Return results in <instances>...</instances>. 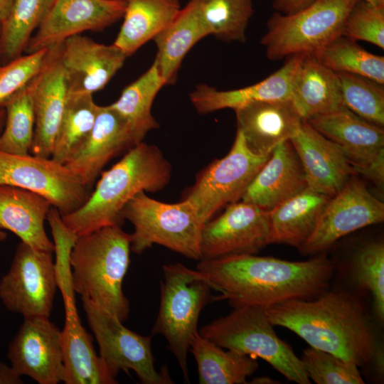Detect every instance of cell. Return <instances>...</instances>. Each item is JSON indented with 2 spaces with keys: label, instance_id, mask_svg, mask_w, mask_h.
Masks as SVG:
<instances>
[{
  "label": "cell",
  "instance_id": "cell-22",
  "mask_svg": "<svg viewBox=\"0 0 384 384\" xmlns=\"http://www.w3.org/2000/svg\"><path fill=\"white\" fill-rule=\"evenodd\" d=\"M235 112L237 130L248 149L259 155L270 154L277 145L289 140L303 121L290 99L256 102Z\"/></svg>",
  "mask_w": 384,
  "mask_h": 384
},
{
  "label": "cell",
  "instance_id": "cell-16",
  "mask_svg": "<svg viewBox=\"0 0 384 384\" xmlns=\"http://www.w3.org/2000/svg\"><path fill=\"white\" fill-rule=\"evenodd\" d=\"M124 0H55L26 53L50 48L87 31H99L123 17Z\"/></svg>",
  "mask_w": 384,
  "mask_h": 384
},
{
  "label": "cell",
  "instance_id": "cell-25",
  "mask_svg": "<svg viewBox=\"0 0 384 384\" xmlns=\"http://www.w3.org/2000/svg\"><path fill=\"white\" fill-rule=\"evenodd\" d=\"M65 324L60 330L65 384H114L116 379L109 373L95 352L92 339L80 322L75 297L64 298Z\"/></svg>",
  "mask_w": 384,
  "mask_h": 384
},
{
  "label": "cell",
  "instance_id": "cell-33",
  "mask_svg": "<svg viewBox=\"0 0 384 384\" xmlns=\"http://www.w3.org/2000/svg\"><path fill=\"white\" fill-rule=\"evenodd\" d=\"M99 105L90 94H68L54 139L51 158L65 164L88 138Z\"/></svg>",
  "mask_w": 384,
  "mask_h": 384
},
{
  "label": "cell",
  "instance_id": "cell-21",
  "mask_svg": "<svg viewBox=\"0 0 384 384\" xmlns=\"http://www.w3.org/2000/svg\"><path fill=\"white\" fill-rule=\"evenodd\" d=\"M291 142L303 166L307 186L334 196L357 173L331 140L303 120Z\"/></svg>",
  "mask_w": 384,
  "mask_h": 384
},
{
  "label": "cell",
  "instance_id": "cell-45",
  "mask_svg": "<svg viewBox=\"0 0 384 384\" xmlns=\"http://www.w3.org/2000/svg\"><path fill=\"white\" fill-rule=\"evenodd\" d=\"M14 0H0V25L7 18Z\"/></svg>",
  "mask_w": 384,
  "mask_h": 384
},
{
  "label": "cell",
  "instance_id": "cell-1",
  "mask_svg": "<svg viewBox=\"0 0 384 384\" xmlns=\"http://www.w3.org/2000/svg\"><path fill=\"white\" fill-rule=\"evenodd\" d=\"M196 270L234 308H262L291 299H308L324 293L334 267L323 254L305 261L235 255L200 260Z\"/></svg>",
  "mask_w": 384,
  "mask_h": 384
},
{
  "label": "cell",
  "instance_id": "cell-14",
  "mask_svg": "<svg viewBox=\"0 0 384 384\" xmlns=\"http://www.w3.org/2000/svg\"><path fill=\"white\" fill-rule=\"evenodd\" d=\"M383 220V203L354 175L329 199L314 232L299 250L306 255L321 253L343 236Z\"/></svg>",
  "mask_w": 384,
  "mask_h": 384
},
{
  "label": "cell",
  "instance_id": "cell-6",
  "mask_svg": "<svg viewBox=\"0 0 384 384\" xmlns=\"http://www.w3.org/2000/svg\"><path fill=\"white\" fill-rule=\"evenodd\" d=\"M273 327L265 308L242 306L203 326L198 333L221 348L265 360L290 381L311 383L301 359Z\"/></svg>",
  "mask_w": 384,
  "mask_h": 384
},
{
  "label": "cell",
  "instance_id": "cell-44",
  "mask_svg": "<svg viewBox=\"0 0 384 384\" xmlns=\"http://www.w3.org/2000/svg\"><path fill=\"white\" fill-rule=\"evenodd\" d=\"M21 377L11 366L0 363V384H21Z\"/></svg>",
  "mask_w": 384,
  "mask_h": 384
},
{
  "label": "cell",
  "instance_id": "cell-17",
  "mask_svg": "<svg viewBox=\"0 0 384 384\" xmlns=\"http://www.w3.org/2000/svg\"><path fill=\"white\" fill-rule=\"evenodd\" d=\"M7 357L19 375L39 384H57L63 380L60 330L49 318H24L9 344Z\"/></svg>",
  "mask_w": 384,
  "mask_h": 384
},
{
  "label": "cell",
  "instance_id": "cell-27",
  "mask_svg": "<svg viewBox=\"0 0 384 384\" xmlns=\"http://www.w3.org/2000/svg\"><path fill=\"white\" fill-rule=\"evenodd\" d=\"M290 100L303 120L343 105L336 73L321 64L313 53L303 54L294 74Z\"/></svg>",
  "mask_w": 384,
  "mask_h": 384
},
{
  "label": "cell",
  "instance_id": "cell-46",
  "mask_svg": "<svg viewBox=\"0 0 384 384\" xmlns=\"http://www.w3.org/2000/svg\"><path fill=\"white\" fill-rule=\"evenodd\" d=\"M253 382H251L252 383H266V384H272V383H277L278 382H274V380L270 377L267 376H263V377H259L257 378H255Z\"/></svg>",
  "mask_w": 384,
  "mask_h": 384
},
{
  "label": "cell",
  "instance_id": "cell-49",
  "mask_svg": "<svg viewBox=\"0 0 384 384\" xmlns=\"http://www.w3.org/2000/svg\"><path fill=\"white\" fill-rule=\"evenodd\" d=\"M6 233L3 230H0V242L4 240L6 238Z\"/></svg>",
  "mask_w": 384,
  "mask_h": 384
},
{
  "label": "cell",
  "instance_id": "cell-12",
  "mask_svg": "<svg viewBox=\"0 0 384 384\" xmlns=\"http://www.w3.org/2000/svg\"><path fill=\"white\" fill-rule=\"evenodd\" d=\"M9 185L48 199L60 215L72 213L87 200L91 188L65 164L51 157L0 151V185Z\"/></svg>",
  "mask_w": 384,
  "mask_h": 384
},
{
  "label": "cell",
  "instance_id": "cell-19",
  "mask_svg": "<svg viewBox=\"0 0 384 384\" xmlns=\"http://www.w3.org/2000/svg\"><path fill=\"white\" fill-rule=\"evenodd\" d=\"M142 142L128 122L110 105H99L88 138L65 165L92 188L111 159Z\"/></svg>",
  "mask_w": 384,
  "mask_h": 384
},
{
  "label": "cell",
  "instance_id": "cell-30",
  "mask_svg": "<svg viewBox=\"0 0 384 384\" xmlns=\"http://www.w3.org/2000/svg\"><path fill=\"white\" fill-rule=\"evenodd\" d=\"M123 23L113 43L128 57L167 27L181 9L180 0H124Z\"/></svg>",
  "mask_w": 384,
  "mask_h": 384
},
{
  "label": "cell",
  "instance_id": "cell-38",
  "mask_svg": "<svg viewBox=\"0 0 384 384\" xmlns=\"http://www.w3.org/2000/svg\"><path fill=\"white\" fill-rule=\"evenodd\" d=\"M343 105L361 118L383 127L384 87L367 78L336 73Z\"/></svg>",
  "mask_w": 384,
  "mask_h": 384
},
{
  "label": "cell",
  "instance_id": "cell-15",
  "mask_svg": "<svg viewBox=\"0 0 384 384\" xmlns=\"http://www.w3.org/2000/svg\"><path fill=\"white\" fill-rule=\"evenodd\" d=\"M271 244L269 212L252 203L238 201L205 223L201 260L253 255Z\"/></svg>",
  "mask_w": 384,
  "mask_h": 384
},
{
  "label": "cell",
  "instance_id": "cell-37",
  "mask_svg": "<svg viewBox=\"0 0 384 384\" xmlns=\"http://www.w3.org/2000/svg\"><path fill=\"white\" fill-rule=\"evenodd\" d=\"M195 5L210 35L225 41L246 40L253 15L252 0H189Z\"/></svg>",
  "mask_w": 384,
  "mask_h": 384
},
{
  "label": "cell",
  "instance_id": "cell-8",
  "mask_svg": "<svg viewBox=\"0 0 384 384\" xmlns=\"http://www.w3.org/2000/svg\"><path fill=\"white\" fill-rule=\"evenodd\" d=\"M358 0H321L292 14L273 13L260 40L273 61L314 53L342 36L345 19Z\"/></svg>",
  "mask_w": 384,
  "mask_h": 384
},
{
  "label": "cell",
  "instance_id": "cell-20",
  "mask_svg": "<svg viewBox=\"0 0 384 384\" xmlns=\"http://www.w3.org/2000/svg\"><path fill=\"white\" fill-rule=\"evenodd\" d=\"M61 44L48 48L42 68L32 79L36 122L30 154L42 157H51L68 97Z\"/></svg>",
  "mask_w": 384,
  "mask_h": 384
},
{
  "label": "cell",
  "instance_id": "cell-32",
  "mask_svg": "<svg viewBox=\"0 0 384 384\" xmlns=\"http://www.w3.org/2000/svg\"><path fill=\"white\" fill-rule=\"evenodd\" d=\"M164 85L154 60L149 68L127 85L119 97L110 105L128 122L142 141L149 132L159 127L151 108L156 95Z\"/></svg>",
  "mask_w": 384,
  "mask_h": 384
},
{
  "label": "cell",
  "instance_id": "cell-34",
  "mask_svg": "<svg viewBox=\"0 0 384 384\" xmlns=\"http://www.w3.org/2000/svg\"><path fill=\"white\" fill-rule=\"evenodd\" d=\"M55 0H14L0 25V65L26 52L31 38L43 23Z\"/></svg>",
  "mask_w": 384,
  "mask_h": 384
},
{
  "label": "cell",
  "instance_id": "cell-47",
  "mask_svg": "<svg viewBox=\"0 0 384 384\" xmlns=\"http://www.w3.org/2000/svg\"><path fill=\"white\" fill-rule=\"evenodd\" d=\"M6 119V112L3 107H0V134L1 133L4 127Z\"/></svg>",
  "mask_w": 384,
  "mask_h": 384
},
{
  "label": "cell",
  "instance_id": "cell-43",
  "mask_svg": "<svg viewBox=\"0 0 384 384\" xmlns=\"http://www.w3.org/2000/svg\"><path fill=\"white\" fill-rule=\"evenodd\" d=\"M321 0H274L272 8L282 14H292Z\"/></svg>",
  "mask_w": 384,
  "mask_h": 384
},
{
  "label": "cell",
  "instance_id": "cell-24",
  "mask_svg": "<svg viewBox=\"0 0 384 384\" xmlns=\"http://www.w3.org/2000/svg\"><path fill=\"white\" fill-rule=\"evenodd\" d=\"M303 54L287 57L274 73L245 87L218 90L206 84H200L189 94L190 100L198 113L206 114L228 108L235 110L256 102L289 100L294 74Z\"/></svg>",
  "mask_w": 384,
  "mask_h": 384
},
{
  "label": "cell",
  "instance_id": "cell-3",
  "mask_svg": "<svg viewBox=\"0 0 384 384\" xmlns=\"http://www.w3.org/2000/svg\"><path fill=\"white\" fill-rule=\"evenodd\" d=\"M171 174V165L161 149L142 142L103 171L85 203L61 215L62 221L77 237L106 226H121L125 205L141 191L163 190L169 183Z\"/></svg>",
  "mask_w": 384,
  "mask_h": 384
},
{
  "label": "cell",
  "instance_id": "cell-31",
  "mask_svg": "<svg viewBox=\"0 0 384 384\" xmlns=\"http://www.w3.org/2000/svg\"><path fill=\"white\" fill-rule=\"evenodd\" d=\"M189 351L197 363L200 384H244L258 368L255 358L215 344L198 332L191 339Z\"/></svg>",
  "mask_w": 384,
  "mask_h": 384
},
{
  "label": "cell",
  "instance_id": "cell-26",
  "mask_svg": "<svg viewBox=\"0 0 384 384\" xmlns=\"http://www.w3.org/2000/svg\"><path fill=\"white\" fill-rule=\"evenodd\" d=\"M52 206L38 193L0 185V230L11 231L36 250L53 252L54 243L48 238L44 225Z\"/></svg>",
  "mask_w": 384,
  "mask_h": 384
},
{
  "label": "cell",
  "instance_id": "cell-35",
  "mask_svg": "<svg viewBox=\"0 0 384 384\" xmlns=\"http://www.w3.org/2000/svg\"><path fill=\"white\" fill-rule=\"evenodd\" d=\"M0 107L6 112L0 134V151L15 155L30 154L35 129L32 80Z\"/></svg>",
  "mask_w": 384,
  "mask_h": 384
},
{
  "label": "cell",
  "instance_id": "cell-10",
  "mask_svg": "<svg viewBox=\"0 0 384 384\" xmlns=\"http://www.w3.org/2000/svg\"><path fill=\"white\" fill-rule=\"evenodd\" d=\"M87 324L100 348V357L112 378L119 371L136 373L143 384L172 383L165 370L154 366L151 336H142L126 328L114 315L81 297Z\"/></svg>",
  "mask_w": 384,
  "mask_h": 384
},
{
  "label": "cell",
  "instance_id": "cell-18",
  "mask_svg": "<svg viewBox=\"0 0 384 384\" xmlns=\"http://www.w3.org/2000/svg\"><path fill=\"white\" fill-rule=\"evenodd\" d=\"M127 56L113 43L105 45L75 35L61 44V63L68 94H90L103 89Z\"/></svg>",
  "mask_w": 384,
  "mask_h": 384
},
{
  "label": "cell",
  "instance_id": "cell-28",
  "mask_svg": "<svg viewBox=\"0 0 384 384\" xmlns=\"http://www.w3.org/2000/svg\"><path fill=\"white\" fill-rule=\"evenodd\" d=\"M210 36L195 5L191 1L154 41L157 48L154 61L165 85L175 83L182 61L201 39Z\"/></svg>",
  "mask_w": 384,
  "mask_h": 384
},
{
  "label": "cell",
  "instance_id": "cell-48",
  "mask_svg": "<svg viewBox=\"0 0 384 384\" xmlns=\"http://www.w3.org/2000/svg\"><path fill=\"white\" fill-rule=\"evenodd\" d=\"M375 6H384V0H363Z\"/></svg>",
  "mask_w": 384,
  "mask_h": 384
},
{
  "label": "cell",
  "instance_id": "cell-4",
  "mask_svg": "<svg viewBox=\"0 0 384 384\" xmlns=\"http://www.w3.org/2000/svg\"><path fill=\"white\" fill-rule=\"evenodd\" d=\"M130 251V234L119 225H110L78 237L70 254L75 292L122 322L130 312L122 289Z\"/></svg>",
  "mask_w": 384,
  "mask_h": 384
},
{
  "label": "cell",
  "instance_id": "cell-42",
  "mask_svg": "<svg viewBox=\"0 0 384 384\" xmlns=\"http://www.w3.org/2000/svg\"><path fill=\"white\" fill-rule=\"evenodd\" d=\"M48 48L26 53L0 65V106L40 71Z\"/></svg>",
  "mask_w": 384,
  "mask_h": 384
},
{
  "label": "cell",
  "instance_id": "cell-40",
  "mask_svg": "<svg viewBox=\"0 0 384 384\" xmlns=\"http://www.w3.org/2000/svg\"><path fill=\"white\" fill-rule=\"evenodd\" d=\"M309 379L317 384H363L358 366L331 353L312 347L300 358Z\"/></svg>",
  "mask_w": 384,
  "mask_h": 384
},
{
  "label": "cell",
  "instance_id": "cell-41",
  "mask_svg": "<svg viewBox=\"0 0 384 384\" xmlns=\"http://www.w3.org/2000/svg\"><path fill=\"white\" fill-rule=\"evenodd\" d=\"M342 36L384 48V6L358 0L348 12Z\"/></svg>",
  "mask_w": 384,
  "mask_h": 384
},
{
  "label": "cell",
  "instance_id": "cell-7",
  "mask_svg": "<svg viewBox=\"0 0 384 384\" xmlns=\"http://www.w3.org/2000/svg\"><path fill=\"white\" fill-rule=\"evenodd\" d=\"M122 217L134 228L130 234L133 252L140 255L156 244L189 259L201 260L205 223L187 201L164 203L141 191L125 205Z\"/></svg>",
  "mask_w": 384,
  "mask_h": 384
},
{
  "label": "cell",
  "instance_id": "cell-36",
  "mask_svg": "<svg viewBox=\"0 0 384 384\" xmlns=\"http://www.w3.org/2000/svg\"><path fill=\"white\" fill-rule=\"evenodd\" d=\"M313 54L321 64L336 73L358 75L384 84V57L367 51L356 41L343 36Z\"/></svg>",
  "mask_w": 384,
  "mask_h": 384
},
{
  "label": "cell",
  "instance_id": "cell-23",
  "mask_svg": "<svg viewBox=\"0 0 384 384\" xmlns=\"http://www.w3.org/2000/svg\"><path fill=\"white\" fill-rule=\"evenodd\" d=\"M307 187L302 163L289 140L277 145L241 201L270 211Z\"/></svg>",
  "mask_w": 384,
  "mask_h": 384
},
{
  "label": "cell",
  "instance_id": "cell-11",
  "mask_svg": "<svg viewBox=\"0 0 384 384\" xmlns=\"http://www.w3.org/2000/svg\"><path fill=\"white\" fill-rule=\"evenodd\" d=\"M53 254L18 243L0 280V299L7 310L23 318H50L58 288Z\"/></svg>",
  "mask_w": 384,
  "mask_h": 384
},
{
  "label": "cell",
  "instance_id": "cell-2",
  "mask_svg": "<svg viewBox=\"0 0 384 384\" xmlns=\"http://www.w3.org/2000/svg\"><path fill=\"white\" fill-rule=\"evenodd\" d=\"M274 326L294 332L310 347L334 354L358 367L375 363L383 354L361 301L345 292L322 293L313 300L291 299L265 309Z\"/></svg>",
  "mask_w": 384,
  "mask_h": 384
},
{
  "label": "cell",
  "instance_id": "cell-29",
  "mask_svg": "<svg viewBox=\"0 0 384 384\" xmlns=\"http://www.w3.org/2000/svg\"><path fill=\"white\" fill-rule=\"evenodd\" d=\"M330 198L307 186L269 211L271 244L299 249L314 232Z\"/></svg>",
  "mask_w": 384,
  "mask_h": 384
},
{
  "label": "cell",
  "instance_id": "cell-5",
  "mask_svg": "<svg viewBox=\"0 0 384 384\" xmlns=\"http://www.w3.org/2000/svg\"><path fill=\"white\" fill-rule=\"evenodd\" d=\"M160 305L151 334H161L176 357L183 378L189 381L188 353L192 338L198 332L203 309L222 300L213 296L210 283L198 270L176 262L163 266Z\"/></svg>",
  "mask_w": 384,
  "mask_h": 384
},
{
  "label": "cell",
  "instance_id": "cell-13",
  "mask_svg": "<svg viewBox=\"0 0 384 384\" xmlns=\"http://www.w3.org/2000/svg\"><path fill=\"white\" fill-rule=\"evenodd\" d=\"M305 121L339 147L357 174L383 186V127L361 118L344 105Z\"/></svg>",
  "mask_w": 384,
  "mask_h": 384
},
{
  "label": "cell",
  "instance_id": "cell-9",
  "mask_svg": "<svg viewBox=\"0 0 384 384\" xmlns=\"http://www.w3.org/2000/svg\"><path fill=\"white\" fill-rule=\"evenodd\" d=\"M271 154L259 155L252 152L241 132L237 130L227 155L213 160L202 169L181 200L189 203L202 220L207 223L221 208L241 200Z\"/></svg>",
  "mask_w": 384,
  "mask_h": 384
},
{
  "label": "cell",
  "instance_id": "cell-39",
  "mask_svg": "<svg viewBox=\"0 0 384 384\" xmlns=\"http://www.w3.org/2000/svg\"><path fill=\"white\" fill-rule=\"evenodd\" d=\"M351 274L355 282L370 292L377 319L384 320V245L372 241L361 245L351 261Z\"/></svg>",
  "mask_w": 384,
  "mask_h": 384
}]
</instances>
